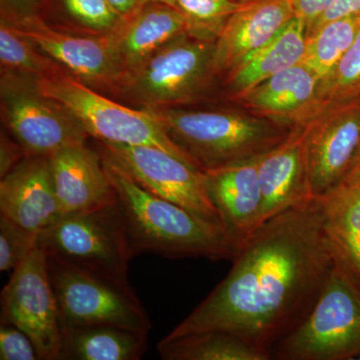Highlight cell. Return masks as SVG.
<instances>
[{"label": "cell", "instance_id": "1", "mask_svg": "<svg viewBox=\"0 0 360 360\" xmlns=\"http://www.w3.org/2000/svg\"><path fill=\"white\" fill-rule=\"evenodd\" d=\"M232 262L224 281L167 338L219 329L271 354L309 314L335 266L321 200L264 222Z\"/></svg>", "mask_w": 360, "mask_h": 360}, {"label": "cell", "instance_id": "2", "mask_svg": "<svg viewBox=\"0 0 360 360\" xmlns=\"http://www.w3.org/2000/svg\"><path fill=\"white\" fill-rule=\"evenodd\" d=\"M106 174L122 206L134 255L233 259L238 241L224 224L201 219L186 208L153 195L124 170L104 158Z\"/></svg>", "mask_w": 360, "mask_h": 360}, {"label": "cell", "instance_id": "3", "mask_svg": "<svg viewBox=\"0 0 360 360\" xmlns=\"http://www.w3.org/2000/svg\"><path fill=\"white\" fill-rule=\"evenodd\" d=\"M158 115L172 139L202 170L264 155L292 129L231 111L169 110Z\"/></svg>", "mask_w": 360, "mask_h": 360}, {"label": "cell", "instance_id": "4", "mask_svg": "<svg viewBox=\"0 0 360 360\" xmlns=\"http://www.w3.org/2000/svg\"><path fill=\"white\" fill-rule=\"evenodd\" d=\"M47 257L132 290L129 264L134 257L120 200L63 215L39 236Z\"/></svg>", "mask_w": 360, "mask_h": 360}, {"label": "cell", "instance_id": "5", "mask_svg": "<svg viewBox=\"0 0 360 360\" xmlns=\"http://www.w3.org/2000/svg\"><path fill=\"white\" fill-rule=\"evenodd\" d=\"M35 86L40 94L60 104L87 134L99 141L153 146L202 170L172 139L156 111L134 110L115 103L61 71L35 80Z\"/></svg>", "mask_w": 360, "mask_h": 360}, {"label": "cell", "instance_id": "6", "mask_svg": "<svg viewBox=\"0 0 360 360\" xmlns=\"http://www.w3.org/2000/svg\"><path fill=\"white\" fill-rule=\"evenodd\" d=\"M283 360L360 359V284L335 260L314 307L271 350Z\"/></svg>", "mask_w": 360, "mask_h": 360}, {"label": "cell", "instance_id": "7", "mask_svg": "<svg viewBox=\"0 0 360 360\" xmlns=\"http://www.w3.org/2000/svg\"><path fill=\"white\" fill-rule=\"evenodd\" d=\"M63 328L110 326L149 333L151 322L134 290L47 257Z\"/></svg>", "mask_w": 360, "mask_h": 360}, {"label": "cell", "instance_id": "8", "mask_svg": "<svg viewBox=\"0 0 360 360\" xmlns=\"http://www.w3.org/2000/svg\"><path fill=\"white\" fill-rule=\"evenodd\" d=\"M104 158L115 162L153 195L201 219L224 224L208 193L205 172L153 146L101 141Z\"/></svg>", "mask_w": 360, "mask_h": 360}, {"label": "cell", "instance_id": "9", "mask_svg": "<svg viewBox=\"0 0 360 360\" xmlns=\"http://www.w3.org/2000/svg\"><path fill=\"white\" fill-rule=\"evenodd\" d=\"M1 323L18 326L30 336L39 359L58 360L63 326L46 251L39 240L30 257L13 270L2 290Z\"/></svg>", "mask_w": 360, "mask_h": 360}, {"label": "cell", "instance_id": "10", "mask_svg": "<svg viewBox=\"0 0 360 360\" xmlns=\"http://www.w3.org/2000/svg\"><path fill=\"white\" fill-rule=\"evenodd\" d=\"M217 42L184 35L129 73L124 82L141 101L162 105L181 103L200 91L215 70Z\"/></svg>", "mask_w": 360, "mask_h": 360}, {"label": "cell", "instance_id": "11", "mask_svg": "<svg viewBox=\"0 0 360 360\" xmlns=\"http://www.w3.org/2000/svg\"><path fill=\"white\" fill-rule=\"evenodd\" d=\"M305 129L310 186L323 198L342 184L360 156V96L328 104Z\"/></svg>", "mask_w": 360, "mask_h": 360}, {"label": "cell", "instance_id": "12", "mask_svg": "<svg viewBox=\"0 0 360 360\" xmlns=\"http://www.w3.org/2000/svg\"><path fill=\"white\" fill-rule=\"evenodd\" d=\"M4 101L7 125L26 158H49L60 149L84 143L89 136L65 108L37 86H6Z\"/></svg>", "mask_w": 360, "mask_h": 360}, {"label": "cell", "instance_id": "13", "mask_svg": "<svg viewBox=\"0 0 360 360\" xmlns=\"http://www.w3.org/2000/svg\"><path fill=\"white\" fill-rule=\"evenodd\" d=\"M14 30L30 39L42 53L84 82L113 84L124 82L123 70L115 49V35L84 37L52 30L35 16L13 25Z\"/></svg>", "mask_w": 360, "mask_h": 360}, {"label": "cell", "instance_id": "14", "mask_svg": "<svg viewBox=\"0 0 360 360\" xmlns=\"http://www.w3.org/2000/svg\"><path fill=\"white\" fill-rule=\"evenodd\" d=\"M258 179L262 194V224L315 200L310 186L303 125L292 127L281 143L259 156Z\"/></svg>", "mask_w": 360, "mask_h": 360}, {"label": "cell", "instance_id": "15", "mask_svg": "<svg viewBox=\"0 0 360 360\" xmlns=\"http://www.w3.org/2000/svg\"><path fill=\"white\" fill-rule=\"evenodd\" d=\"M0 215L37 234L63 217L49 158L28 156L1 177Z\"/></svg>", "mask_w": 360, "mask_h": 360}, {"label": "cell", "instance_id": "16", "mask_svg": "<svg viewBox=\"0 0 360 360\" xmlns=\"http://www.w3.org/2000/svg\"><path fill=\"white\" fill-rule=\"evenodd\" d=\"M321 77L300 63L236 99L257 115L295 127L304 124L321 110Z\"/></svg>", "mask_w": 360, "mask_h": 360}, {"label": "cell", "instance_id": "17", "mask_svg": "<svg viewBox=\"0 0 360 360\" xmlns=\"http://www.w3.org/2000/svg\"><path fill=\"white\" fill-rule=\"evenodd\" d=\"M63 215L85 212L117 200L103 155L84 143L73 144L49 158Z\"/></svg>", "mask_w": 360, "mask_h": 360}, {"label": "cell", "instance_id": "18", "mask_svg": "<svg viewBox=\"0 0 360 360\" xmlns=\"http://www.w3.org/2000/svg\"><path fill=\"white\" fill-rule=\"evenodd\" d=\"M292 0H262L236 11L217 40L215 70L227 72L259 51L295 18Z\"/></svg>", "mask_w": 360, "mask_h": 360}, {"label": "cell", "instance_id": "19", "mask_svg": "<svg viewBox=\"0 0 360 360\" xmlns=\"http://www.w3.org/2000/svg\"><path fill=\"white\" fill-rule=\"evenodd\" d=\"M259 156L205 170L210 198L239 245L262 225Z\"/></svg>", "mask_w": 360, "mask_h": 360}, {"label": "cell", "instance_id": "20", "mask_svg": "<svg viewBox=\"0 0 360 360\" xmlns=\"http://www.w3.org/2000/svg\"><path fill=\"white\" fill-rule=\"evenodd\" d=\"M188 23L179 9L158 2L144 1L115 30V49L123 70H136L156 51L188 35ZM127 78V77H125Z\"/></svg>", "mask_w": 360, "mask_h": 360}, {"label": "cell", "instance_id": "21", "mask_svg": "<svg viewBox=\"0 0 360 360\" xmlns=\"http://www.w3.org/2000/svg\"><path fill=\"white\" fill-rule=\"evenodd\" d=\"M307 44V23L295 16L271 41L229 71L227 82L232 96L238 98L264 80L302 63Z\"/></svg>", "mask_w": 360, "mask_h": 360}, {"label": "cell", "instance_id": "22", "mask_svg": "<svg viewBox=\"0 0 360 360\" xmlns=\"http://www.w3.org/2000/svg\"><path fill=\"white\" fill-rule=\"evenodd\" d=\"M319 200L335 260L360 284V188L341 184Z\"/></svg>", "mask_w": 360, "mask_h": 360}, {"label": "cell", "instance_id": "23", "mask_svg": "<svg viewBox=\"0 0 360 360\" xmlns=\"http://www.w3.org/2000/svg\"><path fill=\"white\" fill-rule=\"evenodd\" d=\"M148 333L117 326L63 328L58 360H139Z\"/></svg>", "mask_w": 360, "mask_h": 360}, {"label": "cell", "instance_id": "24", "mask_svg": "<svg viewBox=\"0 0 360 360\" xmlns=\"http://www.w3.org/2000/svg\"><path fill=\"white\" fill-rule=\"evenodd\" d=\"M165 360H269L271 354L229 331H200L167 338L158 345Z\"/></svg>", "mask_w": 360, "mask_h": 360}, {"label": "cell", "instance_id": "25", "mask_svg": "<svg viewBox=\"0 0 360 360\" xmlns=\"http://www.w3.org/2000/svg\"><path fill=\"white\" fill-rule=\"evenodd\" d=\"M360 28V16L329 21L307 37L302 63L321 80L328 77L347 53Z\"/></svg>", "mask_w": 360, "mask_h": 360}, {"label": "cell", "instance_id": "26", "mask_svg": "<svg viewBox=\"0 0 360 360\" xmlns=\"http://www.w3.org/2000/svg\"><path fill=\"white\" fill-rule=\"evenodd\" d=\"M0 60L6 70L37 79L60 72L56 61L16 32L13 25L4 20L0 27Z\"/></svg>", "mask_w": 360, "mask_h": 360}, {"label": "cell", "instance_id": "27", "mask_svg": "<svg viewBox=\"0 0 360 360\" xmlns=\"http://www.w3.org/2000/svg\"><path fill=\"white\" fill-rule=\"evenodd\" d=\"M245 6L233 0H176L174 7L186 18L189 37L217 42L229 18Z\"/></svg>", "mask_w": 360, "mask_h": 360}, {"label": "cell", "instance_id": "28", "mask_svg": "<svg viewBox=\"0 0 360 360\" xmlns=\"http://www.w3.org/2000/svg\"><path fill=\"white\" fill-rule=\"evenodd\" d=\"M360 96V28L335 70L321 80V108ZM321 108V110H322Z\"/></svg>", "mask_w": 360, "mask_h": 360}, {"label": "cell", "instance_id": "29", "mask_svg": "<svg viewBox=\"0 0 360 360\" xmlns=\"http://www.w3.org/2000/svg\"><path fill=\"white\" fill-rule=\"evenodd\" d=\"M39 236L0 215V270L18 269L39 243Z\"/></svg>", "mask_w": 360, "mask_h": 360}, {"label": "cell", "instance_id": "30", "mask_svg": "<svg viewBox=\"0 0 360 360\" xmlns=\"http://www.w3.org/2000/svg\"><path fill=\"white\" fill-rule=\"evenodd\" d=\"M63 4L75 20L97 32H115L124 20L108 0H63Z\"/></svg>", "mask_w": 360, "mask_h": 360}, {"label": "cell", "instance_id": "31", "mask_svg": "<svg viewBox=\"0 0 360 360\" xmlns=\"http://www.w3.org/2000/svg\"><path fill=\"white\" fill-rule=\"evenodd\" d=\"M0 359H39L37 348L30 336L13 324L0 326Z\"/></svg>", "mask_w": 360, "mask_h": 360}, {"label": "cell", "instance_id": "32", "mask_svg": "<svg viewBox=\"0 0 360 360\" xmlns=\"http://www.w3.org/2000/svg\"><path fill=\"white\" fill-rule=\"evenodd\" d=\"M360 16V0H333L326 13L316 20L314 26L307 32V37L324 23L329 21L342 20V18Z\"/></svg>", "mask_w": 360, "mask_h": 360}, {"label": "cell", "instance_id": "33", "mask_svg": "<svg viewBox=\"0 0 360 360\" xmlns=\"http://www.w3.org/2000/svg\"><path fill=\"white\" fill-rule=\"evenodd\" d=\"M333 0H292L295 15L307 23V32L316 20L326 13Z\"/></svg>", "mask_w": 360, "mask_h": 360}, {"label": "cell", "instance_id": "34", "mask_svg": "<svg viewBox=\"0 0 360 360\" xmlns=\"http://www.w3.org/2000/svg\"><path fill=\"white\" fill-rule=\"evenodd\" d=\"M25 155V151L20 144L13 146V142L2 139L1 141V177L8 174L15 165L20 162L21 155ZM26 156V155H25Z\"/></svg>", "mask_w": 360, "mask_h": 360}, {"label": "cell", "instance_id": "35", "mask_svg": "<svg viewBox=\"0 0 360 360\" xmlns=\"http://www.w3.org/2000/svg\"><path fill=\"white\" fill-rule=\"evenodd\" d=\"M144 1L146 0H108V2L122 18H127L131 15Z\"/></svg>", "mask_w": 360, "mask_h": 360}, {"label": "cell", "instance_id": "36", "mask_svg": "<svg viewBox=\"0 0 360 360\" xmlns=\"http://www.w3.org/2000/svg\"><path fill=\"white\" fill-rule=\"evenodd\" d=\"M342 184H349V186H354L360 188V156L355 163L354 167L350 170L349 174L343 180Z\"/></svg>", "mask_w": 360, "mask_h": 360}, {"label": "cell", "instance_id": "37", "mask_svg": "<svg viewBox=\"0 0 360 360\" xmlns=\"http://www.w3.org/2000/svg\"><path fill=\"white\" fill-rule=\"evenodd\" d=\"M241 6H250V4H257V2L262 1V0H233Z\"/></svg>", "mask_w": 360, "mask_h": 360}, {"label": "cell", "instance_id": "38", "mask_svg": "<svg viewBox=\"0 0 360 360\" xmlns=\"http://www.w3.org/2000/svg\"><path fill=\"white\" fill-rule=\"evenodd\" d=\"M148 1L158 2V4H167V6H175L176 0H148Z\"/></svg>", "mask_w": 360, "mask_h": 360}, {"label": "cell", "instance_id": "39", "mask_svg": "<svg viewBox=\"0 0 360 360\" xmlns=\"http://www.w3.org/2000/svg\"><path fill=\"white\" fill-rule=\"evenodd\" d=\"M7 1H11V2H22V1H25V0H7Z\"/></svg>", "mask_w": 360, "mask_h": 360}]
</instances>
